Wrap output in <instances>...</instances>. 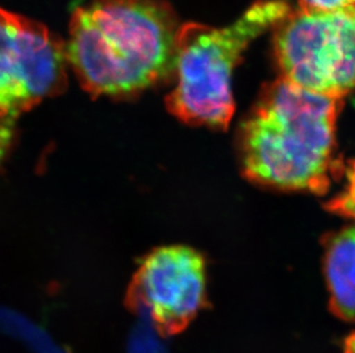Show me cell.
<instances>
[{
    "mask_svg": "<svg viewBox=\"0 0 355 353\" xmlns=\"http://www.w3.org/2000/svg\"><path fill=\"white\" fill-rule=\"evenodd\" d=\"M290 12L285 0H258L227 27L182 24L175 47V87L166 98L168 110L189 125L225 130L235 113V68L252 42Z\"/></svg>",
    "mask_w": 355,
    "mask_h": 353,
    "instance_id": "cell-3",
    "label": "cell"
},
{
    "mask_svg": "<svg viewBox=\"0 0 355 353\" xmlns=\"http://www.w3.org/2000/svg\"><path fill=\"white\" fill-rule=\"evenodd\" d=\"M66 43L44 24L0 7V122L67 87Z\"/></svg>",
    "mask_w": 355,
    "mask_h": 353,
    "instance_id": "cell-5",
    "label": "cell"
},
{
    "mask_svg": "<svg viewBox=\"0 0 355 353\" xmlns=\"http://www.w3.org/2000/svg\"><path fill=\"white\" fill-rule=\"evenodd\" d=\"M345 172V190L329 201L327 206L331 212L355 220V160L349 161Z\"/></svg>",
    "mask_w": 355,
    "mask_h": 353,
    "instance_id": "cell-8",
    "label": "cell"
},
{
    "mask_svg": "<svg viewBox=\"0 0 355 353\" xmlns=\"http://www.w3.org/2000/svg\"><path fill=\"white\" fill-rule=\"evenodd\" d=\"M345 353H355V334L346 338Z\"/></svg>",
    "mask_w": 355,
    "mask_h": 353,
    "instance_id": "cell-10",
    "label": "cell"
},
{
    "mask_svg": "<svg viewBox=\"0 0 355 353\" xmlns=\"http://www.w3.org/2000/svg\"><path fill=\"white\" fill-rule=\"evenodd\" d=\"M272 30L281 77L327 97L355 93V3L330 12L291 10Z\"/></svg>",
    "mask_w": 355,
    "mask_h": 353,
    "instance_id": "cell-4",
    "label": "cell"
},
{
    "mask_svg": "<svg viewBox=\"0 0 355 353\" xmlns=\"http://www.w3.org/2000/svg\"><path fill=\"white\" fill-rule=\"evenodd\" d=\"M343 104L283 77L266 84L238 129L244 176L274 190L327 193L332 178L344 171L336 157Z\"/></svg>",
    "mask_w": 355,
    "mask_h": 353,
    "instance_id": "cell-1",
    "label": "cell"
},
{
    "mask_svg": "<svg viewBox=\"0 0 355 353\" xmlns=\"http://www.w3.org/2000/svg\"><path fill=\"white\" fill-rule=\"evenodd\" d=\"M180 27L164 0H92L71 15L68 64L92 97H137L173 76Z\"/></svg>",
    "mask_w": 355,
    "mask_h": 353,
    "instance_id": "cell-2",
    "label": "cell"
},
{
    "mask_svg": "<svg viewBox=\"0 0 355 353\" xmlns=\"http://www.w3.org/2000/svg\"><path fill=\"white\" fill-rule=\"evenodd\" d=\"M300 10L305 12H330L355 3V0H297Z\"/></svg>",
    "mask_w": 355,
    "mask_h": 353,
    "instance_id": "cell-9",
    "label": "cell"
},
{
    "mask_svg": "<svg viewBox=\"0 0 355 353\" xmlns=\"http://www.w3.org/2000/svg\"><path fill=\"white\" fill-rule=\"evenodd\" d=\"M323 248L330 310L339 319L355 321V225L329 233Z\"/></svg>",
    "mask_w": 355,
    "mask_h": 353,
    "instance_id": "cell-7",
    "label": "cell"
},
{
    "mask_svg": "<svg viewBox=\"0 0 355 353\" xmlns=\"http://www.w3.org/2000/svg\"><path fill=\"white\" fill-rule=\"evenodd\" d=\"M206 262L185 246H168L148 253L127 293V305L151 320L162 336L180 334L207 305Z\"/></svg>",
    "mask_w": 355,
    "mask_h": 353,
    "instance_id": "cell-6",
    "label": "cell"
}]
</instances>
